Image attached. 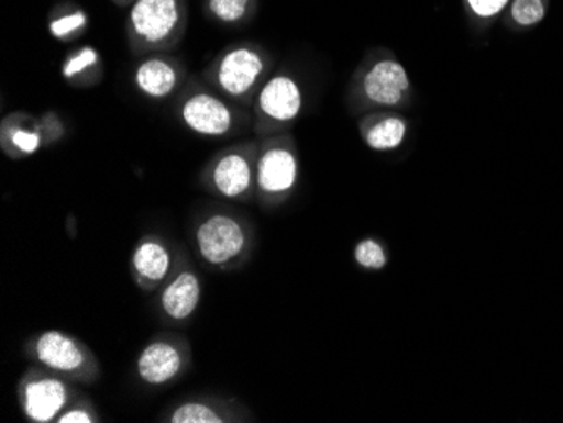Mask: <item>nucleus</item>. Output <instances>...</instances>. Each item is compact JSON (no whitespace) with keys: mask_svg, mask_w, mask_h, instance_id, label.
<instances>
[{"mask_svg":"<svg viewBox=\"0 0 563 423\" xmlns=\"http://www.w3.org/2000/svg\"><path fill=\"white\" fill-rule=\"evenodd\" d=\"M87 26V14L81 11H75L53 19V21L49 22V33L51 36H55L56 40H66V37L73 36V34L78 33V31H84Z\"/></svg>","mask_w":563,"mask_h":423,"instance_id":"nucleus-23","label":"nucleus"},{"mask_svg":"<svg viewBox=\"0 0 563 423\" xmlns=\"http://www.w3.org/2000/svg\"><path fill=\"white\" fill-rule=\"evenodd\" d=\"M183 123L189 131L202 137H223L236 127V112L217 94L196 91L183 102Z\"/></svg>","mask_w":563,"mask_h":423,"instance_id":"nucleus-8","label":"nucleus"},{"mask_svg":"<svg viewBox=\"0 0 563 423\" xmlns=\"http://www.w3.org/2000/svg\"><path fill=\"white\" fill-rule=\"evenodd\" d=\"M357 129L372 151L391 153L407 141L410 120L401 112H372L360 119Z\"/></svg>","mask_w":563,"mask_h":423,"instance_id":"nucleus-11","label":"nucleus"},{"mask_svg":"<svg viewBox=\"0 0 563 423\" xmlns=\"http://www.w3.org/2000/svg\"><path fill=\"white\" fill-rule=\"evenodd\" d=\"M552 0H509L501 24L511 33H527L545 21Z\"/></svg>","mask_w":563,"mask_h":423,"instance_id":"nucleus-16","label":"nucleus"},{"mask_svg":"<svg viewBox=\"0 0 563 423\" xmlns=\"http://www.w3.org/2000/svg\"><path fill=\"white\" fill-rule=\"evenodd\" d=\"M8 141L11 147L22 156H31V154L40 151L41 144H43V135L37 129L14 125V127L9 129Z\"/></svg>","mask_w":563,"mask_h":423,"instance_id":"nucleus-21","label":"nucleus"},{"mask_svg":"<svg viewBox=\"0 0 563 423\" xmlns=\"http://www.w3.org/2000/svg\"><path fill=\"white\" fill-rule=\"evenodd\" d=\"M58 423H93L97 422V416L93 413L88 412L85 409H73L68 412H63L62 415L56 419Z\"/></svg>","mask_w":563,"mask_h":423,"instance_id":"nucleus-24","label":"nucleus"},{"mask_svg":"<svg viewBox=\"0 0 563 423\" xmlns=\"http://www.w3.org/2000/svg\"><path fill=\"white\" fill-rule=\"evenodd\" d=\"M272 58L264 47L253 43L236 44L221 53L210 77L214 87L236 100L253 105L258 91L271 78Z\"/></svg>","mask_w":563,"mask_h":423,"instance_id":"nucleus-2","label":"nucleus"},{"mask_svg":"<svg viewBox=\"0 0 563 423\" xmlns=\"http://www.w3.org/2000/svg\"><path fill=\"white\" fill-rule=\"evenodd\" d=\"M299 154L287 132L268 135L258 148L257 191L264 203H282L299 182Z\"/></svg>","mask_w":563,"mask_h":423,"instance_id":"nucleus-4","label":"nucleus"},{"mask_svg":"<svg viewBox=\"0 0 563 423\" xmlns=\"http://www.w3.org/2000/svg\"><path fill=\"white\" fill-rule=\"evenodd\" d=\"M196 246L202 260L211 267L223 268L246 254L250 236L236 218L217 213L208 216L196 230Z\"/></svg>","mask_w":563,"mask_h":423,"instance_id":"nucleus-6","label":"nucleus"},{"mask_svg":"<svg viewBox=\"0 0 563 423\" xmlns=\"http://www.w3.org/2000/svg\"><path fill=\"white\" fill-rule=\"evenodd\" d=\"M201 301V280L192 270H183L174 277L161 296V308L167 318L186 321L195 314Z\"/></svg>","mask_w":563,"mask_h":423,"instance_id":"nucleus-14","label":"nucleus"},{"mask_svg":"<svg viewBox=\"0 0 563 423\" xmlns=\"http://www.w3.org/2000/svg\"><path fill=\"white\" fill-rule=\"evenodd\" d=\"M255 131L261 137L282 134L294 125L303 110V90L290 73H275L255 98Z\"/></svg>","mask_w":563,"mask_h":423,"instance_id":"nucleus-5","label":"nucleus"},{"mask_svg":"<svg viewBox=\"0 0 563 423\" xmlns=\"http://www.w3.org/2000/svg\"><path fill=\"white\" fill-rule=\"evenodd\" d=\"M509 0H463L464 14L474 33H488L496 21H501Z\"/></svg>","mask_w":563,"mask_h":423,"instance_id":"nucleus-17","label":"nucleus"},{"mask_svg":"<svg viewBox=\"0 0 563 423\" xmlns=\"http://www.w3.org/2000/svg\"><path fill=\"white\" fill-rule=\"evenodd\" d=\"M186 24V0H135L126 19V34L139 52H157L176 46Z\"/></svg>","mask_w":563,"mask_h":423,"instance_id":"nucleus-3","label":"nucleus"},{"mask_svg":"<svg viewBox=\"0 0 563 423\" xmlns=\"http://www.w3.org/2000/svg\"><path fill=\"white\" fill-rule=\"evenodd\" d=\"M258 148V144H245L221 154L210 169L211 188L228 199L245 198L257 189Z\"/></svg>","mask_w":563,"mask_h":423,"instance_id":"nucleus-7","label":"nucleus"},{"mask_svg":"<svg viewBox=\"0 0 563 423\" xmlns=\"http://www.w3.org/2000/svg\"><path fill=\"white\" fill-rule=\"evenodd\" d=\"M416 90L407 69L394 52L376 47L366 55L351 78L350 100L354 113L400 112L412 107Z\"/></svg>","mask_w":563,"mask_h":423,"instance_id":"nucleus-1","label":"nucleus"},{"mask_svg":"<svg viewBox=\"0 0 563 423\" xmlns=\"http://www.w3.org/2000/svg\"><path fill=\"white\" fill-rule=\"evenodd\" d=\"M173 257L167 246L157 240H144L132 254V268L142 283L157 286L169 274Z\"/></svg>","mask_w":563,"mask_h":423,"instance_id":"nucleus-15","label":"nucleus"},{"mask_svg":"<svg viewBox=\"0 0 563 423\" xmlns=\"http://www.w3.org/2000/svg\"><path fill=\"white\" fill-rule=\"evenodd\" d=\"M185 368V359L176 344L154 341L142 349L137 359V372L151 387L169 383Z\"/></svg>","mask_w":563,"mask_h":423,"instance_id":"nucleus-12","label":"nucleus"},{"mask_svg":"<svg viewBox=\"0 0 563 423\" xmlns=\"http://www.w3.org/2000/svg\"><path fill=\"white\" fill-rule=\"evenodd\" d=\"M354 261L363 270L379 271L390 261L387 246L376 238H363L356 243L353 252Z\"/></svg>","mask_w":563,"mask_h":423,"instance_id":"nucleus-19","label":"nucleus"},{"mask_svg":"<svg viewBox=\"0 0 563 423\" xmlns=\"http://www.w3.org/2000/svg\"><path fill=\"white\" fill-rule=\"evenodd\" d=\"M98 62H100V55H98L95 47H81L80 52H76L75 55L69 56V58L66 59L65 65H63L62 68L63 78H66V80H73V78L80 77L81 73L93 68Z\"/></svg>","mask_w":563,"mask_h":423,"instance_id":"nucleus-22","label":"nucleus"},{"mask_svg":"<svg viewBox=\"0 0 563 423\" xmlns=\"http://www.w3.org/2000/svg\"><path fill=\"white\" fill-rule=\"evenodd\" d=\"M257 0H207L211 18L227 26H235L249 19L255 11Z\"/></svg>","mask_w":563,"mask_h":423,"instance_id":"nucleus-18","label":"nucleus"},{"mask_svg":"<svg viewBox=\"0 0 563 423\" xmlns=\"http://www.w3.org/2000/svg\"><path fill=\"white\" fill-rule=\"evenodd\" d=\"M131 2H135V0H115V4L120 5L131 4Z\"/></svg>","mask_w":563,"mask_h":423,"instance_id":"nucleus-25","label":"nucleus"},{"mask_svg":"<svg viewBox=\"0 0 563 423\" xmlns=\"http://www.w3.org/2000/svg\"><path fill=\"white\" fill-rule=\"evenodd\" d=\"M69 388L56 377H34L21 388V407L25 419L36 423L53 422L68 405Z\"/></svg>","mask_w":563,"mask_h":423,"instance_id":"nucleus-9","label":"nucleus"},{"mask_svg":"<svg viewBox=\"0 0 563 423\" xmlns=\"http://www.w3.org/2000/svg\"><path fill=\"white\" fill-rule=\"evenodd\" d=\"M34 356L41 365L63 375L85 371L88 365L87 349L62 331H46L37 336Z\"/></svg>","mask_w":563,"mask_h":423,"instance_id":"nucleus-10","label":"nucleus"},{"mask_svg":"<svg viewBox=\"0 0 563 423\" xmlns=\"http://www.w3.org/2000/svg\"><path fill=\"white\" fill-rule=\"evenodd\" d=\"M181 73L176 63L164 56H151L137 66L134 84L137 90L152 100H164L176 91Z\"/></svg>","mask_w":563,"mask_h":423,"instance_id":"nucleus-13","label":"nucleus"},{"mask_svg":"<svg viewBox=\"0 0 563 423\" xmlns=\"http://www.w3.org/2000/svg\"><path fill=\"white\" fill-rule=\"evenodd\" d=\"M169 422L173 423H223L227 422L220 412L207 403L188 402L177 407L170 413Z\"/></svg>","mask_w":563,"mask_h":423,"instance_id":"nucleus-20","label":"nucleus"}]
</instances>
